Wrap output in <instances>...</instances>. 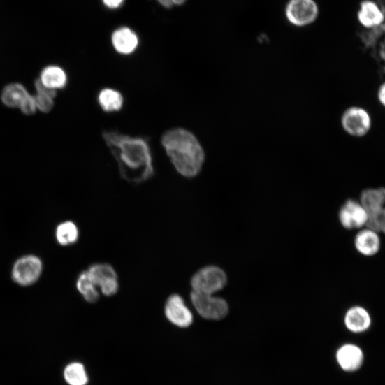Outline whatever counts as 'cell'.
Listing matches in <instances>:
<instances>
[{
    "label": "cell",
    "instance_id": "1",
    "mask_svg": "<svg viewBox=\"0 0 385 385\" xmlns=\"http://www.w3.org/2000/svg\"><path fill=\"white\" fill-rule=\"evenodd\" d=\"M102 136L117 161L122 179L141 184L154 176L151 150L145 139L116 131H104Z\"/></svg>",
    "mask_w": 385,
    "mask_h": 385
},
{
    "label": "cell",
    "instance_id": "2",
    "mask_svg": "<svg viewBox=\"0 0 385 385\" xmlns=\"http://www.w3.org/2000/svg\"><path fill=\"white\" fill-rule=\"evenodd\" d=\"M161 143L175 168L187 178L200 173L205 160L204 151L196 137L183 129L167 131Z\"/></svg>",
    "mask_w": 385,
    "mask_h": 385
},
{
    "label": "cell",
    "instance_id": "3",
    "mask_svg": "<svg viewBox=\"0 0 385 385\" xmlns=\"http://www.w3.org/2000/svg\"><path fill=\"white\" fill-rule=\"evenodd\" d=\"M227 282V275L224 270L215 266H208L194 275L191 279V286L193 292L215 295L224 289Z\"/></svg>",
    "mask_w": 385,
    "mask_h": 385
},
{
    "label": "cell",
    "instance_id": "4",
    "mask_svg": "<svg viewBox=\"0 0 385 385\" xmlns=\"http://www.w3.org/2000/svg\"><path fill=\"white\" fill-rule=\"evenodd\" d=\"M191 300L200 316L207 320H221L227 316L229 311L227 302L214 295L192 292Z\"/></svg>",
    "mask_w": 385,
    "mask_h": 385
},
{
    "label": "cell",
    "instance_id": "5",
    "mask_svg": "<svg viewBox=\"0 0 385 385\" xmlns=\"http://www.w3.org/2000/svg\"><path fill=\"white\" fill-rule=\"evenodd\" d=\"M87 271L92 282L103 296L111 297L118 293V275L111 265L95 263L89 266Z\"/></svg>",
    "mask_w": 385,
    "mask_h": 385
},
{
    "label": "cell",
    "instance_id": "6",
    "mask_svg": "<svg viewBox=\"0 0 385 385\" xmlns=\"http://www.w3.org/2000/svg\"><path fill=\"white\" fill-rule=\"evenodd\" d=\"M43 272V263L36 256L28 255L19 259L15 263L12 277L20 286H29L36 283Z\"/></svg>",
    "mask_w": 385,
    "mask_h": 385
},
{
    "label": "cell",
    "instance_id": "7",
    "mask_svg": "<svg viewBox=\"0 0 385 385\" xmlns=\"http://www.w3.org/2000/svg\"><path fill=\"white\" fill-rule=\"evenodd\" d=\"M361 203L368 217L367 227L378 232V220L385 208V188H370L361 194Z\"/></svg>",
    "mask_w": 385,
    "mask_h": 385
},
{
    "label": "cell",
    "instance_id": "8",
    "mask_svg": "<svg viewBox=\"0 0 385 385\" xmlns=\"http://www.w3.org/2000/svg\"><path fill=\"white\" fill-rule=\"evenodd\" d=\"M339 220L345 229L361 230L367 227L368 217L360 201L349 199L340 209Z\"/></svg>",
    "mask_w": 385,
    "mask_h": 385
},
{
    "label": "cell",
    "instance_id": "9",
    "mask_svg": "<svg viewBox=\"0 0 385 385\" xmlns=\"http://www.w3.org/2000/svg\"><path fill=\"white\" fill-rule=\"evenodd\" d=\"M286 14L292 24L303 27L316 20L319 8L313 0H291L286 7Z\"/></svg>",
    "mask_w": 385,
    "mask_h": 385
},
{
    "label": "cell",
    "instance_id": "10",
    "mask_svg": "<svg viewBox=\"0 0 385 385\" xmlns=\"http://www.w3.org/2000/svg\"><path fill=\"white\" fill-rule=\"evenodd\" d=\"M372 121L369 113L364 109L353 107L347 109L342 117V126L349 135L361 137L371 129Z\"/></svg>",
    "mask_w": 385,
    "mask_h": 385
},
{
    "label": "cell",
    "instance_id": "11",
    "mask_svg": "<svg viewBox=\"0 0 385 385\" xmlns=\"http://www.w3.org/2000/svg\"><path fill=\"white\" fill-rule=\"evenodd\" d=\"M164 312L169 322L179 328H189L193 324V314L184 298L178 294H173L168 298Z\"/></svg>",
    "mask_w": 385,
    "mask_h": 385
},
{
    "label": "cell",
    "instance_id": "12",
    "mask_svg": "<svg viewBox=\"0 0 385 385\" xmlns=\"http://www.w3.org/2000/svg\"><path fill=\"white\" fill-rule=\"evenodd\" d=\"M336 360L340 368L347 372H356L361 369L365 362L362 348L355 344L342 345L337 351Z\"/></svg>",
    "mask_w": 385,
    "mask_h": 385
},
{
    "label": "cell",
    "instance_id": "13",
    "mask_svg": "<svg viewBox=\"0 0 385 385\" xmlns=\"http://www.w3.org/2000/svg\"><path fill=\"white\" fill-rule=\"evenodd\" d=\"M344 324L349 332L362 334L370 329L372 319L371 314L365 307L355 305L347 310Z\"/></svg>",
    "mask_w": 385,
    "mask_h": 385
},
{
    "label": "cell",
    "instance_id": "14",
    "mask_svg": "<svg viewBox=\"0 0 385 385\" xmlns=\"http://www.w3.org/2000/svg\"><path fill=\"white\" fill-rule=\"evenodd\" d=\"M379 232L365 227L361 229L354 239L357 252L365 257L377 255L381 249V239Z\"/></svg>",
    "mask_w": 385,
    "mask_h": 385
},
{
    "label": "cell",
    "instance_id": "15",
    "mask_svg": "<svg viewBox=\"0 0 385 385\" xmlns=\"http://www.w3.org/2000/svg\"><path fill=\"white\" fill-rule=\"evenodd\" d=\"M112 40L115 50L123 55L131 54L138 45L137 35L127 27H123L115 31Z\"/></svg>",
    "mask_w": 385,
    "mask_h": 385
},
{
    "label": "cell",
    "instance_id": "16",
    "mask_svg": "<svg viewBox=\"0 0 385 385\" xmlns=\"http://www.w3.org/2000/svg\"><path fill=\"white\" fill-rule=\"evenodd\" d=\"M358 20L364 27L374 28L383 23L384 15L382 8H379L377 3L370 0H365L361 4Z\"/></svg>",
    "mask_w": 385,
    "mask_h": 385
},
{
    "label": "cell",
    "instance_id": "17",
    "mask_svg": "<svg viewBox=\"0 0 385 385\" xmlns=\"http://www.w3.org/2000/svg\"><path fill=\"white\" fill-rule=\"evenodd\" d=\"M40 80L46 87L53 90L64 88L67 82L64 70L57 66L46 67L42 72Z\"/></svg>",
    "mask_w": 385,
    "mask_h": 385
},
{
    "label": "cell",
    "instance_id": "18",
    "mask_svg": "<svg viewBox=\"0 0 385 385\" xmlns=\"http://www.w3.org/2000/svg\"><path fill=\"white\" fill-rule=\"evenodd\" d=\"M29 96L26 89L20 84L10 85L5 88L2 94V100L6 106L20 109Z\"/></svg>",
    "mask_w": 385,
    "mask_h": 385
},
{
    "label": "cell",
    "instance_id": "19",
    "mask_svg": "<svg viewBox=\"0 0 385 385\" xmlns=\"http://www.w3.org/2000/svg\"><path fill=\"white\" fill-rule=\"evenodd\" d=\"M55 235L61 246L68 247L78 242L80 237V231L74 222L65 221L58 225Z\"/></svg>",
    "mask_w": 385,
    "mask_h": 385
},
{
    "label": "cell",
    "instance_id": "20",
    "mask_svg": "<svg viewBox=\"0 0 385 385\" xmlns=\"http://www.w3.org/2000/svg\"><path fill=\"white\" fill-rule=\"evenodd\" d=\"M76 286L79 293L87 302L95 303L99 300V292L92 282L87 270L80 274Z\"/></svg>",
    "mask_w": 385,
    "mask_h": 385
},
{
    "label": "cell",
    "instance_id": "21",
    "mask_svg": "<svg viewBox=\"0 0 385 385\" xmlns=\"http://www.w3.org/2000/svg\"><path fill=\"white\" fill-rule=\"evenodd\" d=\"M122 95L112 89H103L99 95V103L104 112H113L119 111L123 105Z\"/></svg>",
    "mask_w": 385,
    "mask_h": 385
},
{
    "label": "cell",
    "instance_id": "22",
    "mask_svg": "<svg viewBox=\"0 0 385 385\" xmlns=\"http://www.w3.org/2000/svg\"><path fill=\"white\" fill-rule=\"evenodd\" d=\"M38 94L34 97L37 108L43 112H49L54 106V98L56 96V91L46 87L41 80L35 82Z\"/></svg>",
    "mask_w": 385,
    "mask_h": 385
},
{
    "label": "cell",
    "instance_id": "23",
    "mask_svg": "<svg viewBox=\"0 0 385 385\" xmlns=\"http://www.w3.org/2000/svg\"><path fill=\"white\" fill-rule=\"evenodd\" d=\"M64 377L69 385H87L89 381L85 366L80 363H73L68 365Z\"/></svg>",
    "mask_w": 385,
    "mask_h": 385
},
{
    "label": "cell",
    "instance_id": "24",
    "mask_svg": "<svg viewBox=\"0 0 385 385\" xmlns=\"http://www.w3.org/2000/svg\"><path fill=\"white\" fill-rule=\"evenodd\" d=\"M380 27L383 31V34L385 35V23H382ZM372 55L379 64L380 73L385 75V37L380 42L379 48Z\"/></svg>",
    "mask_w": 385,
    "mask_h": 385
},
{
    "label": "cell",
    "instance_id": "25",
    "mask_svg": "<svg viewBox=\"0 0 385 385\" xmlns=\"http://www.w3.org/2000/svg\"><path fill=\"white\" fill-rule=\"evenodd\" d=\"M37 106L36 103H35L34 97L29 96L27 97V99L25 100L24 103L22 104V106L21 107L20 110L21 111L27 115H31L35 113L37 110Z\"/></svg>",
    "mask_w": 385,
    "mask_h": 385
},
{
    "label": "cell",
    "instance_id": "26",
    "mask_svg": "<svg viewBox=\"0 0 385 385\" xmlns=\"http://www.w3.org/2000/svg\"><path fill=\"white\" fill-rule=\"evenodd\" d=\"M103 2L108 8L115 9L121 6L123 0H103Z\"/></svg>",
    "mask_w": 385,
    "mask_h": 385
},
{
    "label": "cell",
    "instance_id": "27",
    "mask_svg": "<svg viewBox=\"0 0 385 385\" xmlns=\"http://www.w3.org/2000/svg\"><path fill=\"white\" fill-rule=\"evenodd\" d=\"M377 231L385 235V208L379 218Z\"/></svg>",
    "mask_w": 385,
    "mask_h": 385
},
{
    "label": "cell",
    "instance_id": "28",
    "mask_svg": "<svg viewBox=\"0 0 385 385\" xmlns=\"http://www.w3.org/2000/svg\"><path fill=\"white\" fill-rule=\"evenodd\" d=\"M377 97L380 103L385 108V82L379 88Z\"/></svg>",
    "mask_w": 385,
    "mask_h": 385
},
{
    "label": "cell",
    "instance_id": "29",
    "mask_svg": "<svg viewBox=\"0 0 385 385\" xmlns=\"http://www.w3.org/2000/svg\"><path fill=\"white\" fill-rule=\"evenodd\" d=\"M157 1L164 8H171L173 5L171 0H157Z\"/></svg>",
    "mask_w": 385,
    "mask_h": 385
},
{
    "label": "cell",
    "instance_id": "30",
    "mask_svg": "<svg viewBox=\"0 0 385 385\" xmlns=\"http://www.w3.org/2000/svg\"><path fill=\"white\" fill-rule=\"evenodd\" d=\"M187 0H171L173 5L181 6L183 5Z\"/></svg>",
    "mask_w": 385,
    "mask_h": 385
}]
</instances>
